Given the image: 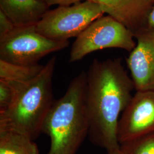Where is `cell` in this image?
<instances>
[{
  "label": "cell",
  "mask_w": 154,
  "mask_h": 154,
  "mask_svg": "<svg viewBox=\"0 0 154 154\" xmlns=\"http://www.w3.org/2000/svg\"><path fill=\"white\" fill-rule=\"evenodd\" d=\"M49 8L41 0H0V9L16 26L36 24Z\"/></svg>",
  "instance_id": "cell-10"
},
{
  "label": "cell",
  "mask_w": 154,
  "mask_h": 154,
  "mask_svg": "<svg viewBox=\"0 0 154 154\" xmlns=\"http://www.w3.org/2000/svg\"><path fill=\"white\" fill-rule=\"evenodd\" d=\"M44 65L39 63L24 65L0 60V80L17 83H28L37 77Z\"/></svg>",
  "instance_id": "cell-12"
},
{
  "label": "cell",
  "mask_w": 154,
  "mask_h": 154,
  "mask_svg": "<svg viewBox=\"0 0 154 154\" xmlns=\"http://www.w3.org/2000/svg\"><path fill=\"white\" fill-rule=\"evenodd\" d=\"M104 12L93 2H83L69 6H59L48 10L35 24L39 33L48 38L68 41L77 37Z\"/></svg>",
  "instance_id": "cell-6"
},
{
  "label": "cell",
  "mask_w": 154,
  "mask_h": 154,
  "mask_svg": "<svg viewBox=\"0 0 154 154\" xmlns=\"http://www.w3.org/2000/svg\"><path fill=\"white\" fill-rule=\"evenodd\" d=\"M107 154H122L119 149H116L111 150V151H107Z\"/></svg>",
  "instance_id": "cell-18"
},
{
  "label": "cell",
  "mask_w": 154,
  "mask_h": 154,
  "mask_svg": "<svg viewBox=\"0 0 154 154\" xmlns=\"http://www.w3.org/2000/svg\"><path fill=\"white\" fill-rule=\"evenodd\" d=\"M134 34L110 16H101L89 25L72 45L69 62L81 61L94 51L118 48L131 52L136 46Z\"/></svg>",
  "instance_id": "cell-5"
},
{
  "label": "cell",
  "mask_w": 154,
  "mask_h": 154,
  "mask_svg": "<svg viewBox=\"0 0 154 154\" xmlns=\"http://www.w3.org/2000/svg\"><path fill=\"white\" fill-rule=\"evenodd\" d=\"M69 45V41H57L45 37L37 31L35 24L16 26L0 38V60L32 65L38 63L50 53L65 49Z\"/></svg>",
  "instance_id": "cell-4"
},
{
  "label": "cell",
  "mask_w": 154,
  "mask_h": 154,
  "mask_svg": "<svg viewBox=\"0 0 154 154\" xmlns=\"http://www.w3.org/2000/svg\"><path fill=\"white\" fill-rule=\"evenodd\" d=\"M16 26L5 13L0 9V38L12 32Z\"/></svg>",
  "instance_id": "cell-15"
},
{
  "label": "cell",
  "mask_w": 154,
  "mask_h": 154,
  "mask_svg": "<svg viewBox=\"0 0 154 154\" xmlns=\"http://www.w3.org/2000/svg\"><path fill=\"white\" fill-rule=\"evenodd\" d=\"M137 42L127 58L130 76L137 91H154V28L135 34Z\"/></svg>",
  "instance_id": "cell-8"
},
{
  "label": "cell",
  "mask_w": 154,
  "mask_h": 154,
  "mask_svg": "<svg viewBox=\"0 0 154 154\" xmlns=\"http://www.w3.org/2000/svg\"><path fill=\"white\" fill-rule=\"evenodd\" d=\"M134 82L121 58L94 59L86 72L85 107L91 142L109 151L119 149V116L132 98Z\"/></svg>",
  "instance_id": "cell-1"
},
{
  "label": "cell",
  "mask_w": 154,
  "mask_h": 154,
  "mask_svg": "<svg viewBox=\"0 0 154 154\" xmlns=\"http://www.w3.org/2000/svg\"><path fill=\"white\" fill-rule=\"evenodd\" d=\"M152 2L154 3V0H152Z\"/></svg>",
  "instance_id": "cell-19"
},
{
  "label": "cell",
  "mask_w": 154,
  "mask_h": 154,
  "mask_svg": "<svg viewBox=\"0 0 154 154\" xmlns=\"http://www.w3.org/2000/svg\"><path fill=\"white\" fill-rule=\"evenodd\" d=\"M0 154H39V150L34 140L26 135L12 130H1Z\"/></svg>",
  "instance_id": "cell-11"
},
{
  "label": "cell",
  "mask_w": 154,
  "mask_h": 154,
  "mask_svg": "<svg viewBox=\"0 0 154 154\" xmlns=\"http://www.w3.org/2000/svg\"><path fill=\"white\" fill-rule=\"evenodd\" d=\"M100 6L104 13L121 23L135 34L146 27L154 5L152 0H88Z\"/></svg>",
  "instance_id": "cell-9"
},
{
  "label": "cell",
  "mask_w": 154,
  "mask_h": 154,
  "mask_svg": "<svg viewBox=\"0 0 154 154\" xmlns=\"http://www.w3.org/2000/svg\"><path fill=\"white\" fill-rule=\"evenodd\" d=\"M154 132V91H137L119 118V144Z\"/></svg>",
  "instance_id": "cell-7"
},
{
  "label": "cell",
  "mask_w": 154,
  "mask_h": 154,
  "mask_svg": "<svg viewBox=\"0 0 154 154\" xmlns=\"http://www.w3.org/2000/svg\"><path fill=\"white\" fill-rule=\"evenodd\" d=\"M56 61L55 57L50 58L38 75L23 86L11 107L0 113V130L17 131L33 140L42 133L45 121L55 101L53 79Z\"/></svg>",
  "instance_id": "cell-3"
},
{
  "label": "cell",
  "mask_w": 154,
  "mask_h": 154,
  "mask_svg": "<svg viewBox=\"0 0 154 154\" xmlns=\"http://www.w3.org/2000/svg\"><path fill=\"white\" fill-rule=\"evenodd\" d=\"M86 86V72L82 71L72 79L64 95L55 100L42 127V133L50 139L47 154H76L88 136Z\"/></svg>",
  "instance_id": "cell-2"
},
{
  "label": "cell",
  "mask_w": 154,
  "mask_h": 154,
  "mask_svg": "<svg viewBox=\"0 0 154 154\" xmlns=\"http://www.w3.org/2000/svg\"><path fill=\"white\" fill-rule=\"evenodd\" d=\"M50 7V6H69L81 2L83 0H41Z\"/></svg>",
  "instance_id": "cell-16"
},
{
  "label": "cell",
  "mask_w": 154,
  "mask_h": 154,
  "mask_svg": "<svg viewBox=\"0 0 154 154\" xmlns=\"http://www.w3.org/2000/svg\"><path fill=\"white\" fill-rule=\"evenodd\" d=\"M146 28H154V5L149 13L147 21Z\"/></svg>",
  "instance_id": "cell-17"
},
{
  "label": "cell",
  "mask_w": 154,
  "mask_h": 154,
  "mask_svg": "<svg viewBox=\"0 0 154 154\" xmlns=\"http://www.w3.org/2000/svg\"><path fill=\"white\" fill-rule=\"evenodd\" d=\"M122 154H154V132L120 144Z\"/></svg>",
  "instance_id": "cell-13"
},
{
  "label": "cell",
  "mask_w": 154,
  "mask_h": 154,
  "mask_svg": "<svg viewBox=\"0 0 154 154\" xmlns=\"http://www.w3.org/2000/svg\"><path fill=\"white\" fill-rule=\"evenodd\" d=\"M26 83L0 80V113L11 107Z\"/></svg>",
  "instance_id": "cell-14"
}]
</instances>
